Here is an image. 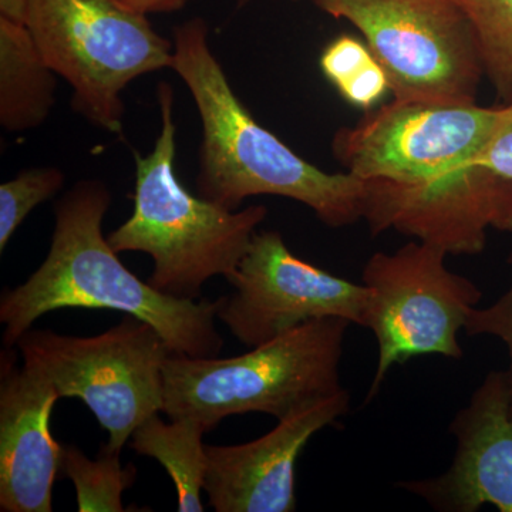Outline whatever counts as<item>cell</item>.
Listing matches in <instances>:
<instances>
[{"mask_svg": "<svg viewBox=\"0 0 512 512\" xmlns=\"http://www.w3.org/2000/svg\"><path fill=\"white\" fill-rule=\"evenodd\" d=\"M111 192L99 180H84L55 208L52 244L26 282L0 296L5 348H13L40 316L57 309H110L150 323L173 355L220 356L217 328L221 298L181 299L158 292L120 261L103 235Z\"/></svg>", "mask_w": 512, "mask_h": 512, "instance_id": "1", "label": "cell"}, {"mask_svg": "<svg viewBox=\"0 0 512 512\" xmlns=\"http://www.w3.org/2000/svg\"><path fill=\"white\" fill-rule=\"evenodd\" d=\"M208 36L210 30L201 18L177 26L171 67L190 90L200 114L198 195L232 211L255 195L289 198L311 208L333 228L362 220V178L325 173L262 127L232 90Z\"/></svg>", "mask_w": 512, "mask_h": 512, "instance_id": "2", "label": "cell"}, {"mask_svg": "<svg viewBox=\"0 0 512 512\" xmlns=\"http://www.w3.org/2000/svg\"><path fill=\"white\" fill-rule=\"evenodd\" d=\"M161 131L148 156L136 153L134 211L107 237L121 252H144L153 259L147 282L164 295L200 299L202 286L214 276L237 271L259 224L265 205L227 210L185 190L174 170L177 126L174 90L161 82L157 90Z\"/></svg>", "mask_w": 512, "mask_h": 512, "instance_id": "3", "label": "cell"}, {"mask_svg": "<svg viewBox=\"0 0 512 512\" xmlns=\"http://www.w3.org/2000/svg\"><path fill=\"white\" fill-rule=\"evenodd\" d=\"M350 325L342 318L309 320L228 359L170 355L161 412L197 420L207 431L237 414L285 419L343 389L340 360Z\"/></svg>", "mask_w": 512, "mask_h": 512, "instance_id": "4", "label": "cell"}, {"mask_svg": "<svg viewBox=\"0 0 512 512\" xmlns=\"http://www.w3.org/2000/svg\"><path fill=\"white\" fill-rule=\"evenodd\" d=\"M25 25L73 110L107 133H123L128 84L173 67V42L116 0H29Z\"/></svg>", "mask_w": 512, "mask_h": 512, "instance_id": "5", "label": "cell"}, {"mask_svg": "<svg viewBox=\"0 0 512 512\" xmlns=\"http://www.w3.org/2000/svg\"><path fill=\"white\" fill-rule=\"evenodd\" d=\"M23 363L49 380L60 397H79L121 453L134 430L163 410L164 363L173 355L158 330L133 315L92 338L30 329L16 343Z\"/></svg>", "mask_w": 512, "mask_h": 512, "instance_id": "6", "label": "cell"}, {"mask_svg": "<svg viewBox=\"0 0 512 512\" xmlns=\"http://www.w3.org/2000/svg\"><path fill=\"white\" fill-rule=\"evenodd\" d=\"M447 252L414 241L392 254L376 252L363 268L369 289L365 325L377 342V367L366 402L379 393L394 365L424 355L460 360L458 333L483 292L446 266Z\"/></svg>", "mask_w": 512, "mask_h": 512, "instance_id": "7", "label": "cell"}, {"mask_svg": "<svg viewBox=\"0 0 512 512\" xmlns=\"http://www.w3.org/2000/svg\"><path fill=\"white\" fill-rule=\"evenodd\" d=\"M309 2L362 32L394 99L476 101L483 63L473 30L451 0Z\"/></svg>", "mask_w": 512, "mask_h": 512, "instance_id": "8", "label": "cell"}, {"mask_svg": "<svg viewBox=\"0 0 512 512\" xmlns=\"http://www.w3.org/2000/svg\"><path fill=\"white\" fill-rule=\"evenodd\" d=\"M500 114L476 101L394 99L338 131L333 154L362 180L419 187L478 163Z\"/></svg>", "mask_w": 512, "mask_h": 512, "instance_id": "9", "label": "cell"}, {"mask_svg": "<svg viewBox=\"0 0 512 512\" xmlns=\"http://www.w3.org/2000/svg\"><path fill=\"white\" fill-rule=\"evenodd\" d=\"M218 319L248 348L313 319L365 325L370 292L298 258L278 231H256L237 271L227 278Z\"/></svg>", "mask_w": 512, "mask_h": 512, "instance_id": "10", "label": "cell"}, {"mask_svg": "<svg viewBox=\"0 0 512 512\" xmlns=\"http://www.w3.org/2000/svg\"><path fill=\"white\" fill-rule=\"evenodd\" d=\"M363 183L372 235L394 229L447 255H478L490 229L512 232V180L480 163L419 187Z\"/></svg>", "mask_w": 512, "mask_h": 512, "instance_id": "11", "label": "cell"}, {"mask_svg": "<svg viewBox=\"0 0 512 512\" xmlns=\"http://www.w3.org/2000/svg\"><path fill=\"white\" fill-rule=\"evenodd\" d=\"M350 410V394L338 393L278 420L265 436L238 446H207L204 491L217 512H293L296 461L318 431Z\"/></svg>", "mask_w": 512, "mask_h": 512, "instance_id": "12", "label": "cell"}, {"mask_svg": "<svg viewBox=\"0 0 512 512\" xmlns=\"http://www.w3.org/2000/svg\"><path fill=\"white\" fill-rule=\"evenodd\" d=\"M456 456L446 473L397 484L434 510L512 512V404L505 370H493L451 421Z\"/></svg>", "mask_w": 512, "mask_h": 512, "instance_id": "13", "label": "cell"}, {"mask_svg": "<svg viewBox=\"0 0 512 512\" xmlns=\"http://www.w3.org/2000/svg\"><path fill=\"white\" fill-rule=\"evenodd\" d=\"M56 387L12 348L0 356V511L52 512L62 444L50 431Z\"/></svg>", "mask_w": 512, "mask_h": 512, "instance_id": "14", "label": "cell"}, {"mask_svg": "<svg viewBox=\"0 0 512 512\" xmlns=\"http://www.w3.org/2000/svg\"><path fill=\"white\" fill-rule=\"evenodd\" d=\"M56 76L25 23L0 16V124L8 133L42 126L56 104Z\"/></svg>", "mask_w": 512, "mask_h": 512, "instance_id": "15", "label": "cell"}, {"mask_svg": "<svg viewBox=\"0 0 512 512\" xmlns=\"http://www.w3.org/2000/svg\"><path fill=\"white\" fill-rule=\"evenodd\" d=\"M207 433L201 423L192 419H175L164 423L157 414L148 417L134 430L131 448L140 456L154 458L170 474L177 490V510L202 512L201 491L207 477Z\"/></svg>", "mask_w": 512, "mask_h": 512, "instance_id": "16", "label": "cell"}, {"mask_svg": "<svg viewBox=\"0 0 512 512\" xmlns=\"http://www.w3.org/2000/svg\"><path fill=\"white\" fill-rule=\"evenodd\" d=\"M121 453L101 446L99 457L90 460L79 447L63 444L60 451V473L70 478L76 488L77 511L123 512L124 491L134 484V464L121 467Z\"/></svg>", "mask_w": 512, "mask_h": 512, "instance_id": "17", "label": "cell"}, {"mask_svg": "<svg viewBox=\"0 0 512 512\" xmlns=\"http://www.w3.org/2000/svg\"><path fill=\"white\" fill-rule=\"evenodd\" d=\"M320 69L350 106L370 111L389 92V77L366 42L342 35L323 50Z\"/></svg>", "mask_w": 512, "mask_h": 512, "instance_id": "18", "label": "cell"}, {"mask_svg": "<svg viewBox=\"0 0 512 512\" xmlns=\"http://www.w3.org/2000/svg\"><path fill=\"white\" fill-rule=\"evenodd\" d=\"M473 30L485 76L512 100V0H451Z\"/></svg>", "mask_w": 512, "mask_h": 512, "instance_id": "19", "label": "cell"}, {"mask_svg": "<svg viewBox=\"0 0 512 512\" xmlns=\"http://www.w3.org/2000/svg\"><path fill=\"white\" fill-rule=\"evenodd\" d=\"M64 180L59 168L39 167L22 171L0 185V252L5 251L30 212L62 190Z\"/></svg>", "mask_w": 512, "mask_h": 512, "instance_id": "20", "label": "cell"}, {"mask_svg": "<svg viewBox=\"0 0 512 512\" xmlns=\"http://www.w3.org/2000/svg\"><path fill=\"white\" fill-rule=\"evenodd\" d=\"M508 262L512 266V252ZM464 330L468 336H493L507 346L510 366L505 372H507L512 404V284L504 295L487 308L477 306L473 309L468 315Z\"/></svg>", "mask_w": 512, "mask_h": 512, "instance_id": "21", "label": "cell"}, {"mask_svg": "<svg viewBox=\"0 0 512 512\" xmlns=\"http://www.w3.org/2000/svg\"><path fill=\"white\" fill-rule=\"evenodd\" d=\"M478 163L512 180V100L501 107L500 120Z\"/></svg>", "mask_w": 512, "mask_h": 512, "instance_id": "22", "label": "cell"}, {"mask_svg": "<svg viewBox=\"0 0 512 512\" xmlns=\"http://www.w3.org/2000/svg\"><path fill=\"white\" fill-rule=\"evenodd\" d=\"M124 8L138 15H158L181 10L190 0H116Z\"/></svg>", "mask_w": 512, "mask_h": 512, "instance_id": "23", "label": "cell"}, {"mask_svg": "<svg viewBox=\"0 0 512 512\" xmlns=\"http://www.w3.org/2000/svg\"><path fill=\"white\" fill-rule=\"evenodd\" d=\"M29 0H0V16L25 23Z\"/></svg>", "mask_w": 512, "mask_h": 512, "instance_id": "24", "label": "cell"}, {"mask_svg": "<svg viewBox=\"0 0 512 512\" xmlns=\"http://www.w3.org/2000/svg\"><path fill=\"white\" fill-rule=\"evenodd\" d=\"M239 3H241V5H244V3H247L248 0H238Z\"/></svg>", "mask_w": 512, "mask_h": 512, "instance_id": "25", "label": "cell"}]
</instances>
